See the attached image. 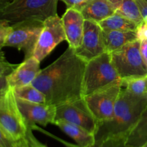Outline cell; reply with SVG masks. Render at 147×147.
<instances>
[{"mask_svg": "<svg viewBox=\"0 0 147 147\" xmlns=\"http://www.w3.org/2000/svg\"><path fill=\"white\" fill-rule=\"evenodd\" d=\"M86 63L68 48L52 64L40 70L32 85L45 95L46 103L58 106L83 98Z\"/></svg>", "mask_w": 147, "mask_h": 147, "instance_id": "obj_1", "label": "cell"}, {"mask_svg": "<svg viewBox=\"0 0 147 147\" xmlns=\"http://www.w3.org/2000/svg\"><path fill=\"white\" fill-rule=\"evenodd\" d=\"M147 106V95L137 96L122 88L111 119L98 123L95 144L108 139L128 136Z\"/></svg>", "mask_w": 147, "mask_h": 147, "instance_id": "obj_2", "label": "cell"}, {"mask_svg": "<svg viewBox=\"0 0 147 147\" xmlns=\"http://www.w3.org/2000/svg\"><path fill=\"white\" fill-rule=\"evenodd\" d=\"M59 0H12L0 14V19L12 24L25 20L45 21L57 14Z\"/></svg>", "mask_w": 147, "mask_h": 147, "instance_id": "obj_3", "label": "cell"}, {"mask_svg": "<svg viewBox=\"0 0 147 147\" xmlns=\"http://www.w3.org/2000/svg\"><path fill=\"white\" fill-rule=\"evenodd\" d=\"M120 80L112 64L111 53H105L86 63L83 76V97Z\"/></svg>", "mask_w": 147, "mask_h": 147, "instance_id": "obj_4", "label": "cell"}, {"mask_svg": "<svg viewBox=\"0 0 147 147\" xmlns=\"http://www.w3.org/2000/svg\"><path fill=\"white\" fill-rule=\"evenodd\" d=\"M140 43L137 40L111 53L112 64L121 80L147 76V65L141 53Z\"/></svg>", "mask_w": 147, "mask_h": 147, "instance_id": "obj_5", "label": "cell"}, {"mask_svg": "<svg viewBox=\"0 0 147 147\" xmlns=\"http://www.w3.org/2000/svg\"><path fill=\"white\" fill-rule=\"evenodd\" d=\"M44 22L31 20L11 24L5 47H14L22 50L24 60L33 57Z\"/></svg>", "mask_w": 147, "mask_h": 147, "instance_id": "obj_6", "label": "cell"}, {"mask_svg": "<svg viewBox=\"0 0 147 147\" xmlns=\"http://www.w3.org/2000/svg\"><path fill=\"white\" fill-rule=\"evenodd\" d=\"M0 127L12 140L18 142L25 137L27 127L18 109L14 89L9 88L0 106Z\"/></svg>", "mask_w": 147, "mask_h": 147, "instance_id": "obj_7", "label": "cell"}, {"mask_svg": "<svg viewBox=\"0 0 147 147\" xmlns=\"http://www.w3.org/2000/svg\"><path fill=\"white\" fill-rule=\"evenodd\" d=\"M122 86L121 80L83 97L98 123L112 117Z\"/></svg>", "mask_w": 147, "mask_h": 147, "instance_id": "obj_8", "label": "cell"}, {"mask_svg": "<svg viewBox=\"0 0 147 147\" xmlns=\"http://www.w3.org/2000/svg\"><path fill=\"white\" fill-rule=\"evenodd\" d=\"M55 120L73 123L93 134H95L97 129L98 121L83 98L56 106Z\"/></svg>", "mask_w": 147, "mask_h": 147, "instance_id": "obj_9", "label": "cell"}, {"mask_svg": "<svg viewBox=\"0 0 147 147\" xmlns=\"http://www.w3.org/2000/svg\"><path fill=\"white\" fill-rule=\"evenodd\" d=\"M66 41L62 19L58 15L49 17L39 37L33 57L41 63L60 43Z\"/></svg>", "mask_w": 147, "mask_h": 147, "instance_id": "obj_10", "label": "cell"}, {"mask_svg": "<svg viewBox=\"0 0 147 147\" xmlns=\"http://www.w3.org/2000/svg\"><path fill=\"white\" fill-rule=\"evenodd\" d=\"M74 51L86 63L107 53L103 41V30L98 23L85 20L81 44L78 47L74 49Z\"/></svg>", "mask_w": 147, "mask_h": 147, "instance_id": "obj_11", "label": "cell"}, {"mask_svg": "<svg viewBox=\"0 0 147 147\" xmlns=\"http://www.w3.org/2000/svg\"><path fill=\"white\" fill-rule=\"evenodd\" d=\"M17 106L27 129H34L35 124L46 126L53 123L55 119L56 106L47 103L25 101L16 98Z\"/></svg>", "mask_w": 147, "mask_h": 147, "instance_id": "obj_12", "label": "cell"}, {"mask_svg": "<svg viewBox=\"0 0 147 147\" xmlns=\"http://www.w3.org/2000/svg\"><path fill=\"white\" fill-rule=\"evenodd\" d=\"M61 19L66 41L69 47L76 49L81 44L84 31V17L77 9L67 8Z\"/></svg>", "mask_w": 147, "mask_h": 147, "instance_id": "obj_13", "label": "cell"}, {"mask_svg": "<svg viewBox=\"0 0 147 147\" xmlns=\"http://www.w3.org/2000/svg\"><path fill=\"white\" fill-rule=\"evenodd\" d=\"M40 70V62L34 57L24 60L11 74L7 76L9 86L16 89L32 84Z\"/></svg>", "mask_w": 147, "mask_h": 147, "instance_id": "obj_14", "label": "cell"}, {"mask_svg": "<svg viewBox=\"0 0 147 147\" xmlns=\"http://www.w3.org/2000/svg\"><path fill=\"white\" fill-rule=\"evenodd\" d=\"M79 11L85 20L100 23L116 12V9L109 0H90Z\"/></svg>", "mask_w": 147, "mask_h": 147, "instance_id": "obj_15", "label": "cell"}, {"mask_svg": "<svg viewBox=\"0 0 147 147\" xmlns=\"http://www.w3.org/2000/svg\"><path fill=\"white\" fill-rule=\"evenodd\" d=\"M53 124L74 140L77 147H91L95 144L94 134L80 126L63 120H55Z\"/></svg>", "mask_w": 147, "mask_h": 147, "instance_id": "obj_16", "label": "cell"}, {"mask_svg": "<svg viewBox=\"0 0 147 147\" xmlns=\"http://www.w3.org/2000/svg\"><path fill=\"white\" fill-rule=\"evenodd\" d=\"M103 36L106 51L109 53L138 40L136 30H103Z\"/></svg>", "mask_w": 147, "mask_h": 147, "instance_id": "obj_17", "label": "cell"}, {"mask_svg": "<svg viewBox=\"0 0 147 147\" xmlns=\"http://www.w3.org/2000/svg\"><path fill=\"white\" fill-rule=\"evenodd\" d=\"M147 142V106L127 136V146H140Z\"/></svg>", "mask_w": 147, "mask_h": 147, "instance_id": "obj_18", "label": "cell"}, {"mask_svg": "<svg viewBox=\"0 0 147 147\" xmlns=\"http://www.w3.org/2000/svg\"><path fill=\"white\" fill-rule=\"evenodd\" d=\"M116 9V12L133 20L139 25L144 20L135 0H109Z\"/></svg>", "mask_w": 147, "mask_h": 147, "instance_id": "obj_19", "label": "cell"}, {"mask_svg": "<svg viewBox=\"0 0 147 147\" xmlns=\"http://www.w3.org/2000/svg\"><path fill=\"white\" fill-rule=\"evenodd\" d=\"M98 24L103 30H136L138 26L133 20L117 12Z\"/></svg>", "mask_w": 147, "mask_h": 147, "instance_id": "obj_20", "label": "cell"}, {"mask_svg": "<svg viewBox=\"0 0 147 147\" xmlns=\"http://www.w3.org/2000/svg\"><path fill=\"white\" fill-rule=\"evenodd\" d=\"M16 98L25 101L37 103H46L45 95L32 84L14 89Z\"/></svg>", "mask_w": 147, "mask_h": 147, "instance_id": "obj_21", "label": "cell"}, {"mask_svg": "<svg viewBox=\"0 0 147 147\" xmlns=\"http://www.w3.org/2000/svg\"><path fill=\"white\" fill-rule=\"evenodd\" d=\"M122 86L137 96L147 95V76L121 80Z\"/></svg>", "mask_w": 147, "mask_h": 147, "instance_id": "obj_22", "label": "cell"}, {"mask_svg": "<svg viewBox=\"0 0 147 147\" xmlns=\"http://www.w3.org/2000/svg\"><path fill=\"white\" fill-rule=\"evenodd\" d=\"M19 147H47L39 142L32 133V129H27V134L24 139L19 141Z\"/></svg>", "mask_w": 147, "mask_h": 147, "instance_id": "obj_23", "label": "cell"}, {"mask_svg": "<svg viewBox=\"0 0 147 147\" xmlns=\"http://www.w3.org/2000/svg\"><path fill=\"white\" fill-rule=\"evenodd\" d=\"M127 136H118L108 139L98 144H94L91 147H127Z\"/></svg>", "mask_w": 147, "mask_h": 147, "instance_id": "obj_24", "label": "cell"}, {"mask_svg": "<svg viewBox=\"0 0 147 147\" xmlns=\"http://www.w3.org/2000/svg\"><path fill=\"white\" fill-rule=\"evenodd\" d=\"M17 66L18 65L10 63L4 56V53L0 52V76H8Z\"/></svg>", "mask_w": 147, "mask_h": 147, "instance_id": "obj_25", "label": "cell"}, {"mask_svg": "<svg viewBox=\"0 0 147 147\" xmlns=\"http://www.w3.org/2000/svg\"><path fill=\"white\" fill-rule=\"evenodd\" d=\"M11 28V24L7 20L0 19V52L2 47H5L6 40Z\"/></svg>", "mask_w": 147, "mask_h": 147, "instance_id": "obj_26", "label": "cell"}, {"mask_svg": "<svg viewBox=\"0 0 147 147\" xmlns=\"http://www.w3.org/2000/svg\"><path fill=\"white\" fill-rule=\"evenodd\" d=\"M0 147H19V141L12 140L0 127Z\"/></svg>", "mask_w": 147, "mask_h": 147, "instance_id": "obj_27", "label": "cell"}, {"mask_svg": "<svg viewBox=\"0 0 147 147\" xmlns=\"http://www.w3.org/2000/svg\"><path fill=\"white\" fill-rule=\"evenodd\" d=\"M138 40L140 42L147 41V24L144 22L137 26L136 30Z\"/></svg>", "mask_w": 147, "mask_h": 147, "instance_id": "obj_28", "label": "cell"}, {"mask_svg": "<svg viewBox=\"0 0 147 147\" xmlns=\"http://www.w3.org/2000/svg\"><path fill=\"white\" fill-rule=\"evenodd\" d=\"M65 3L67 8H75L80 10L90 0H59Z\"/></svg>", "mask_w": 147, "mask_h": 147, "instance_id": "obj_29", "label": "cell"}, {"mask_svg": "<svg viewBox=\"0 0 147 147\" xmlns=\"http://www.w3.org/2000/svg\"><path fill=\"white\" fill-rule=\"evenodd\" d=\"M144 22L147 24V0H135Z\"/></svg>", "mask_w": 147, "mask_h": 147, "instance_id": "obj_30", "label": "cell"}, {"mask_svg": "<svg viewBox=\"0 0 147 147\" xmlns=\"http://www.w3.org/2000/svg\"><path fill=\"white\" fill-rule=\"evenodd\" d=\"M140 50L142 57L147 65V41L140 42Z\"/></svg>", "mask_w": 147, "mask_h": 147, "instance_id": "obj_31", "label": "cell"}, {"mask_svg": "<svg viewBox=\"0 0 147 147\" xmlns=\"http://www.w3.org/2000/svg\"><path fill=\"white\" fill-rule=\"evenodd\" d=\"M9 88L7 76H0V90H7Z\"/></svg>", "mask_w": 147, "mask_h": 147, "instance_id": "obj_32", "label": "cell"}, {"mask_svg": "<svg viewBox=\"0 0 147 147\" xmlns=\"http://www.w3.org/2000/svg\"><path fill=\"white\" fill-rule=\"evenodd\" d=\"M12 0H0V14Z\"/></svg>", "mask_w": 147, "mask_h": 147, "instance_id": "obj_33", "label": "cell"}, {"mask_svg": "<svg viewBox=\"0 0 147 147\" xmlns=\"http://www.w3.org/2000/svg\"><path fill=\"white\" fill-rule=\"evenodd\" d=\"M8 89H7V90H8ZM7 90H0V106H1V105L2 104L3 101H4V98H5V96H6V93H7Z\"/></svg>", "mask_w": 147, "mask_h": 147, "instance_id": "obj_34", "label": "cell"}, {"mask_svg": "<svg viewBox=\"0 0 147 147\" xmlns=\"http://www.w3.org/2000/svg\"><path fill=\"white\" fill-rule=\"evenodd\" d=\"M127 147H147V142L146 143H145L144 144L142 145V146H127Z\"/></svg>", "mask_w": 147, "mask_h": 147, "instance_id": "obj_35", "label": "cell"}, {"mask_svg": "<svg viewBox=\"0 0 147 147\" xmlns=\"http://www.w3.org/2000/svg\"><path fill=\"white\" fill-rule=\"evenodd\" d=\"M76 147H77V146H76Z\"/></svg>", "mask_w": 147, "mask_h": 147, "instance_id": "obj_36", "label": "cell"}]
</instances>
